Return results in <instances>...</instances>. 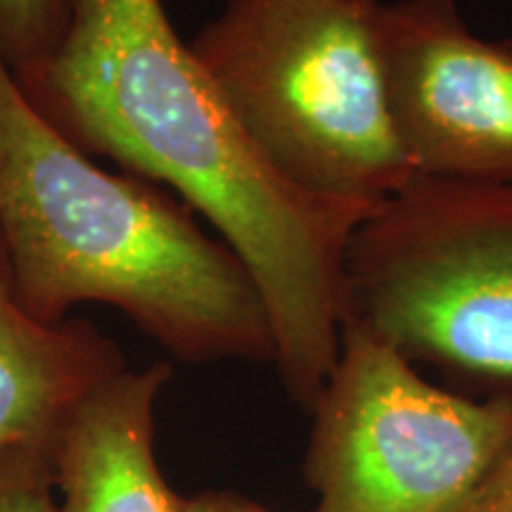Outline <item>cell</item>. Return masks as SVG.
Listing matches in <instances>:
<instances>
[{"label":"cell","mask_w":512,"mask_h":512,"mask_svg":"<svg viewBox=\"0 0 512 512\" xmlns=\"http://www.w3.org/2000/svg\"><path fill=\"white\" fill-rule=\"evenodd\" d=\"M19 83L86 155L166 185L216 228L261 294L287 394L311 411L337 363L349 242L373 211L280 176L162 0H72L53 53Z\"/></svg>","instance_id":"1"},{"label":"cell","mask_w":512,"mask_h":512,"mask_svg":"<svg viewBox=\"0 0 512 512\" xmlns=\"http://www.w3.org/2000/svg\"><path fill=\"white\" fill-rule=\"evenodd\" d=\"M0 249L22 304L46 323L107 304L183 361H273L264 302L238 254L155 185L95 164L3 60Z\"/></svg>","instance_id":"2"},{"label":"cell","mask_w":512,"mask_h":512,"mask_svg":"<svg viewBox=\"0 0 512 512\" xmlns=\"http://www.w3.org/2000/svg\"><path fill=\"white\" fill-rule=\"evenodd\" d=\"M377 0H226L190 43L294 188L375 211L413 181L375 46Z\"/></svg>","instance_id":"3"},{"label":"cell","mask_w":512,"mask_h":512,"mask_svg":"<svg viewBox=\"0 0 512 512\" xmlns=\"http://www.w3.org/2000/svg\"><path fill=\"white\" fill-rule=\"evenodd\" d=\"M344 323L512 401V181L415 176L377 207L347 249Z\"/></svg>","instance_id":"4"},{"label":"cell","mask_w":512,"mask_h":512,"mask_svg":"<svg viewBox=\"0 0 512 512\" xmlns=\"http://www.w3.org/2000/svg\"><path fill=\"white\" fill-rule=\"evenodd\" d=\"M311 413L316 512H465L512 456L510 399L439 387L351 323Z\"/></svg>","instance_id":"5"},{"label":"cell","mask_w":512,"mask_h":512,"mask_svg":"<svg viewBox=\"0 0 512 512\" xmlns=\"http://www.w3.org/2000/svg\"><path fill=\"white\" fill-rule=\"evenodd\" d=\"M375 46L415 174L512 181V41L472 34L456 0H377Z\"/></svg>","instance_id":"6"},{"label":"cell","mask_w":512,"mask_h":512,"mask_svg":"<svg viewBox=\"0 0 512 512\" xmlns=\"http://www.w3.org/2000/svg\"><path fill=\"white\" fill-rule=\"evenodd\" d=\"M169 377L166 363L121 370L74 408L50 451L55 512H185L155 453V406Z\"/></svg>","instance_id":"7"},{"label":"cell","mask_w":512,"mask_h":512,"mask_svg":"<svg viewBox=\"0 0 512 512\" xmlns=\"http://www.w3.org/2000/svg\"><path fill=\"white\" fill-rule=\"evenodd\" d=\"M121 370L117 344L88 323L36 318L0 249V451H53L74 408Z\"/></svg>","instance_id":"8"},{"label":"cell","mask_w":512,"mask_h":512,"mask_svg":"<svg viewBox=\"0 0 512 512\" xmlns=\"http://www.w3.org/2000/svg\"><path fill=\"white\" fill-rule=\"evenodd\" d=\"M72 0H0V60L19 81L53 53Z\"/></svg>","instance_id":"9"},{"label":"cell","mask_w":512,"mask_h":512,"mask_svg":"<svg viewBox=\"0 0 512 512\" xmlns=\"http://www.w3.org/2000/svg\"><path fill=\"white\" fill-rule=\"evenodd\" d=\"M55 472L41 448L0 451V512H55Z\"/></svg>","instance_id":"10"},{"label":"cell","mask_w":512,"mask_h":512,"mask_svg":"<svg viewBox=\"0 0 512 512\" xmlns=\"http://www.w3.org/2000/svg\"><path fill=\"white\" fill-rule=\"evenodd\" d=\"M465 512H512V456L498 467Z\"/></svg>","instance_id":"11"},{"label":"cell","mask_w":512,"mask_h":512,"mask_svg":"<svg viewBox=\"0 0 512 512\" xmlns=\"http://www.w3.org/2000/svg\"><path fill=\"white\" fill-rule=\"evenodd\" d=\"M185 512H271L264 505L230 491H204L185 501Z\"/></svg>","instance_id":"12"}]
</instances>
